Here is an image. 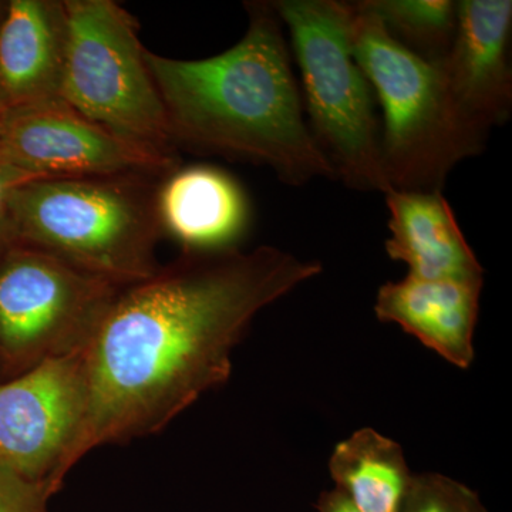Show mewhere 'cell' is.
<instances>
[{
    "instance_id": "6da1fadb",
    "label": "cell",
    "mask_w": 512,
    "mask_h": 512,
    "mask_svg": "<svg viewBox=\"0 0 512 512\" xmlns=\"http://www.w3.org/2000/svg\"><path fill=\"white\" fill-rule=\"evenodd\" d=\"M320 272L275 247L183 252L121 289L83 350L87 409L60 481L94 448L160 433L227 383L256 315Z\"/></svg>"
},
{
    "instance_id": "7a4b0ae2",
    "label": "cell",
    "mask_w": 512,
    "mask_h": 512,
    "mask_svg": "<svg viewBox=\"0 0 512 512\" xmlns=\"http://www.w3.org/2000/svg\"><path fill=\"white\" fill-rule=\"evenodd\" d=\"M248 28L220 55L146 60L174 146L269 168L292 187L333 178L316 147L272 2H247Z\"/></svg>"
},
{
    "instance_id": "3957f363",
    "label": "cell",
    "mask_w": 512,
    "mask_h": 512,
    "mask_svg": "<svg viewBox=\"0 0 512 512\" xmlns=\"http://www.w3.org/2000/svg\"><path fill=\"white\" fill-rule=\"evenodd\" d=\"M161 178L124 174L29 181L13 192L6 224L13 242L126 288L151 278L161 266Z\"/></svg>"
},
{
    "instance_id": "277c9868",
    "label": "cell",
    "mask_w": 512,
    "mask_h": 512,
    "mask_svg": "<svg viewBox=\"0 0 512 512\" xmlns=\"http://www.w3.org/2000/svg\"><path fill=\"white\" fill-rule=\"evenodd\" d=\"M350 45L383 109L380 150L390 191L443 190L461 161L483 153L450 99L439 66L396 42L372 13L348 2Z\"/></svg>"
},
{
    "instance_id": "5b68a950",
    "label": "cell",
    "mask_w": 512,
    "mask_h": 512,
    "mask_svg": "<svg viewBox=\"0 0 512 512\" xmlns=\"http://www.w3.org/2000/svg\"><path fill=\"white\" fill-rule=\"evenodd\" d=\"M291 36L313 141L335 180L356 191H390L384 175L376 96L350 45L348 2H272Z\"/></svg>"
},
{
    "instance_id": "8992f818",
    "label": "cell",
    "mask_w": 512,
    "mask_h": 512,
    "mask_svg": "<svg viewBox=\"0 0 512 512\" xmlns=\"http://www.w3.org/2000/svg\"><path fill=\"white\" fill-rule=\"evenodd\" d=\"M62 100L140 146L177 154L133 16L113 0H64Z\"/></svg>"
},
{
    "instance_id": "52a82bcc",
    "label": "cell",
    "mask_w": 512,
    "mask_h": 512,
    "mask_svg": "<svg viewBox=\"0 0 512 512\" xmlns=\"http://www.w3.org/2000/svg\"><path fill=\"white\" fill-rule=\"evenodd\" d=\"M121 289L12 242L0 256V366L6 380L86 349Z\"/></svg>"
},
{
    "instance_id": "ba28073f",
    "label": "cell",
    "mask_w": 512,
    "mask_h": 512,
    "mask_svg": "<svg viewBox=\"0 0 512 512\" xmlns=\"http://www.w3.org/2000/svg\"><path fill=\"white\" fill-rule=\"evenodd\" d=\"M82 352L40 363L0 383V467L59 493V474L87 409Z\"/></svg>"
},
{
    "instance_id": "9c48e42d",
    "label": "cell",
    "mask_w": 512,
    "mask_h": 512,
    "mask_svg": "<svg viewBox=\"0 0 512 512\" xmlns=\"http://www.w3.org/2000/svg\"><path fill=\"white\" fill-rule=\"evenodd\" d=\"M0 154L35 178L146 174L164 177L180 157L116 136L64 101L9 109L0 119Z\"/></svg>"
},
{
    "instance_id": "30bf717a",
    "label": "cell",
    "mask_w": 512,
    "mask_h": 512,
    "mask_svg": "<svg viewBox=\"0 0 512 512\" xmlns=\"http://www.w3.org/2000/svg\"><path fill=\"white\" fill-rule=\"evenodd\" d=\"M511 33V0L457 2L456 36L439 69L458 113L484 138L510 119Z\"/></svg>"
},
{
    "instance_id": "8fae6325",
    "label": "cell",
    "mask_w": 512,
    "mask_h": 512,
    "mask_svg": "<svg viewBox=\"0 0 512 512\" xmlns=\"http://www.w3.org/2000/svg\"><path fill=\"white\" fill-rule=\"evenodd\" d=\"M157 208L164 237L177 242L183 252L237 249L252 224L244 187L214 165L180 164L164 175Z\"/></svg>"
},
{
    "instance_id": "7c38bea8",
    "label": "cell",
    "mask_w": 512,
    "mask_h": 512,
    "mask_svg": "<svg viewBox=\"0 0 512 512\" xmlns=\"http://www.w3.org/2000/svg\"><path fill=\"white\" fill-rule=\"evenodd\" d=\"M64 0H10L0 22V86L9 109L62 100Z\"/></svg>"
},
{
    "instance_id": "4fadbf2b",
    "label": "cell",
    "mask_w": 512,
    "mask_h": 512,
    "mask_svg": "<svg viewBox=\"0 0 512 512\" xmlns=\"http://www.w3.org/2000/svg\"><path fill=\"white\" fill-rule=\"evenodd\" d=\"M484 282L420 279L407 275L377 293V318L400 326L451 365L474 362V332Z\"/></svg>"
},
{
    "instance_id": "5bb4252c",
    "label": "cell",
    "mask_w": 512,
    "mask_h": 512,
    "mask_svg": "<svg viewBox=\"0 0 512 512\" xmlns=\"http://www.w3.org/2000/svg\"><path fill=\"white\" fill-rule=\"evenodd\" d=\"M393 261L420 279L484 282V269L470 248L456 215L440 191L386 192Z\"/></svg>"
},
{
    "instance_id": "9a60e30c",
    "label": "cell",
    "mask_w": 512,
    "mask_h": 512,
    "mask_svg": "<svg viewBox=\"0 0 512 512\" xmlns=\"http://www.w3.org/2000/svg\"><path fill=\"white\" fill-rule=\"evenodd\" d=\"M329 471L335 488L362 512H399L414 478L403 448L373 429L339 443Z\"/></svg>"
},
{
    "instance_id": "2e32d148",
    "label": "cell",
    "mask_w": 512,
    "mask_h": 512,
    "mask_svg": "<svg viewBox=\"0 0 512 512\" xmlns=\"http://www.w3.org/2000/svg\"><path fill=\"white\" fill-rule=\"evenodd\" d=\"M404 49L424 62L439 66L454 42L457 2L451 0H360Z\"/></svg>"
},
{
    "instance_id": "e0dca14e",
    "label": "cell",
    "mask_w": 512,
    "mask_h": 512,
    "mask_svg": "<svg viewBox=\"0 0 512 512\" xmlns=\"http://www.w3.org/2000/svg\"><path fill=\"white\" fill-rule=\"evenodd\" d=\"M399 512H488L476 491L443 474H414Z\"/></svg>"
},
{
    "instance_id": "ac0fdd59",
    "label": "cell",
    "mask_w": 512,
    "mask_h": 512,
    "mask_svg": "<svg viewBox=\"0 0 512 512\" xmlns=\"http://www.w3.org/2000/svg\"><path fill=\"white\" fill-rule=\"evenodd\" d=\"M57 494L47 481H30L0 467V512H49Z\"/></svg>"
},
{
    "instance_id": "d6986e66",
    "label": "cell",
    "mask_w": 512,
    "mask_h": 512,
    "mask_svg": "<svg viewBox=\"0 0 512 512\" xmlns=\"http://www.w3.org/2000/svg\"><path fill=\"white\" fill-rule=\"evenodd\" d=\"M33 180H39V178L32 177L25 171L19 170L18 167H15L0 154V221L6 220L9 201L13 192L18 190L20 185Z\"/></svg>"
},
{
    "instance_id": "ffe728a7",
    "label": "cell",
    "mask_w": 512,
    "mask_h": 512,
    "mask_svg": "<svg viewBox=\"0 0 512 512\" xmlns=\"http://www.w3.org/2000/svg\"><path fill=\"white\" fill-rule=\"evenodd\" d=\"M316 508L319 512H362L357 510L356 505L338 488L320 495Z\"/></svg>"
},
{
    "instance_id": "44dd1931",
    "label": "cell",
    "mask_w": 512,
    "mask_h": 512,
    "mask_svg": "<svg viewBox=\"0 0 512 512\" xmlns=\"http://www.w3.org/2000/svg\"><path fill=\"white\" fill-rule=\"evenodd\" d=\"M12 242V235H10L6 220L0 221V256H2L3 252H5V249L8 248Z\"/></svg>"
},
{
    "instance_id": "7402d4cb",
    "label": "cell",
    "mask_w": 512,
    "mask_h": 512,
    "mask_svg": "<svg viewBox=\"0 0 512 512\" xmlns=\"http://www.w3.org/2000/svg\"><path fill=\"white\" fill-rule=\"evenodd\" d=\"M9 110L8 103H6L5 94H3L2 86H0V119L5 116L6 111Z\"/></svg>"
},
{
    "instance_id": "603a6c76",
    "label": "cell",
    "mask_w": 512,
    "mask_h": 512,
    "mask_svg": "<svg viewBox=\"0 0 512 512\" xmlns=\"http://www.w3.org/2000/svg\"><path fill=\"white\" fill-rule=\"evenodd\" d=\"M6 3L8 2H0V22H2L3 15H5Z\"/></svg>"
},
{
    "instance_id": "cb8c5ba5",
    "label": "cell",
    "mask_w": 512,
    "mask_h": 512,
    "mask_svg": "<svg viewBox=\"0 0 512 512\" xmlns=\"http://www.w3.org/2000/svg\"><path fill=\"white\" fill-rule=\"evenodd\" d=\"M6 382V377L3 375L2 366H0V383Z\"/></svg>"
}]
</instances>
